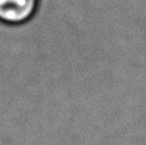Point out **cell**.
I'll use <instances>...</instances> for the list:
<instances>
[{
	"mask_svg": "<svg viewBox=\"0 0 146 145\" xmlns=\"http://www.w3.org/2000/svg\"><path fill=\"white\" fill-rule=\"evenodd\" d=\"M40 0H0V22L10 26L27 23L36 15Z\"/></svg>",
	"mask_w": 146,
	"mask_h": 145,
	"instance_id": "cell-1",
	"label": "cell"
}]
</instances>
